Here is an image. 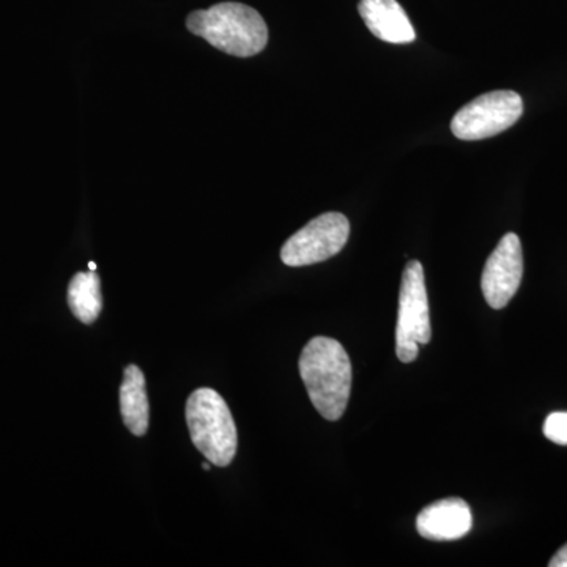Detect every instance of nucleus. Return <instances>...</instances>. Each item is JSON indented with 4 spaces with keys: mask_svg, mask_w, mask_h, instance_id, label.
<instances>
[{
    "mask_svg": "<svg viewBox=\"0 0 567 567\" xmlns=\"http://www.w3.org/2000/svg\"><path fill=\"white\" fill-rule=\"evenodd\" d=\"M89 270L95 271L96 270V264L95 262L89 264Z\"/></svg>",
    "mask_w": 567,
    "mask_h": 567,
    "instance_id": "14",
    "label": "nucleus"
},
{
    "mask_svg": "<svg viewBox=\"0 0 567 567\" xmlns=\"http://www.w3.org/2000/svg\"><path fill=\"white\" fill-rule=\"evenodd\" d=\"M432 328L429 315L427 289L424 268L417 260H410L402 275L399 293L395 353L402 363H412L420 353V346L431 342Z\"/></svg>",
    "mask_w": 567,
    "mask_h": 567,
    "instance_id": "4",
    "label": "nucleus"
},
{
    "mask_svg": "<svg viewBox=\"0 0 567 567\" xmlns=\"http://www.w3.org/2000/svg\"><path fill=\"white\" fill-rule=\"evenodd\" d=\"M203 468L205 470V472H208V470H210V464H204Z\"/></svg>",
    "mask_w": 567,
    "mask_h": 567,
    "instance_id": "15",
    "label": "nucleus"
},
{
    "mask_svg": "<svg viewBox=\"0 0 567 567\" xmlns=\"http://www.w3.org/2000/svg\"><path fill=\"white\" fill-rule=\"evenodd\" d=\"M524 276V251L516 234H506L488 256L481 278V289L487 305L503 309L520 287Z\"/></svg>",
    "mask_w": 567,
    "mask_h": 567,
    "instance_id": "7",
    "label": "nucleus"
},
{
    "mask_svg": "<svg viewBox=\"0 0 567 567\" xmlns=\"http://www.w3.org/2000/svg\"><path fill=\"white\" fill-rule=\"evenodd\" d=\"M473 527L470 506L462 498H445L424 507L416 518V529L431 540H456Z\"/></svg>",
    "mask_w": 567,
    "mask_h": 567,
    "instance_id": "8",
    "label": "nucleus"
},
{
    "mask_svg": "<svg viewBox=\"0 0 567 567\" xmlns=\"http://www.w3.org/2000/svg\"><path fill=\"white\" fill-rule=\"evenodd\" d=\"M524 114L517 92L495 91L477 96L454 115L451 132L457 140L481 141L506 132Z\"/></svg>",
    "mask_w": 567,
    "mask_h": 567,
    "instance_id": "5",
    "label": "nucleus"
},
{
    "mask_svg": "<svg viewBox=\"0 0 567 567\" xmlns=\"http://www.w3.org/2000/svg\"><path fill=\"white\" fill-rule=\"evenodd\" d=\"M544 435L557 445L567 446V412H555L544 423Z\"/></svg>",
    "mask_w": 567,
    "mask_h": 567,
    "instance_id": "12",
    "label": "nucleus"
},
{
    "mask_svg": "<svg viewBox=\"0 0 567 567\" xmlns=\"http://www.w3.org/2000/svg\"><path fill=\"white\" fill-rule=\"evenodd\" d=\"M358 11L365 28L379 40L406 44L416 39L415 28L398 0H360Z\"/></svg>",
    "mask_w": 567,
    "mask_h": 567,
    "instance_id": "9",
    "label": "nucleus"
},
{
    "mask_svg": "<svg viewBox=\"0 0 567 567\" xmlns=\"http://www.w3.org/2000/svg\"><path fill=\"white\" fill-rule=\"evenodd\" d=\"M550 567H567V544L565 547L559 548L557 555L548 563Z\"/></svg>",
    "mask_w": 567,
    "mask_h": 567,
    "instance_id": "13",
    "label": "nucleus"
},
{
    "mask_svg": "<svg viewBox=\"0 0 567 567\" xmlns=\"http://www.w3.org/2000/svg\"><path fill=\"white\" fill-rule=\"evenodd\" d=\"M69 306L80 322L91 324L102 315V284L95 271L74 275L69 286Z\"/></svg>",
    "mask_w": 567,
    "mask_h": 567,
    "instance_id": "11",
    "label": "nucleus"
},
{
    "mask_svg": "<svg viewBox=\"0 0 567 567\" xmlns=\"http://www.w3.org/2000/svg\"><path fill=\"white\" fill-rule=\"evenodd\" d=\"M350 223L341 213H323L284 244L281 259L287 267L324 262L344 249Z\"/></svg>",
    "mask_w": 567,
    "mask_h": 567,
    "instance_id": "6",
    "label": "nucleus"
},
{
    "mask_svg": "<svg viewBox=\"0 0 567 567\" xmlns=\"http://www.w3.org/2000/svg\"><path fill=\"white\" fill-rule=\"evenodd\" d=\"M186 28L216 50L235 58H252L268 43L264 18L245 3L223 2L208 10L193 11L186 20Z\"/></svg>",
    "mask_w": 567,
    "mask_h": 567,
    "instance_id": "2",
    "label": "nucleus"
},
{
    "mask_svg": "<svg viewBox=\"0 0 567 567\" xmlns=\"http://www.w3.org/2000/svg\"><path fill=\"white\" fill-rule=\"evenodd\" d=\"M121 412L123 423L133 435H145L151 421V405L145 391L144 374L136 364L125 369L121 386Z\"/></svg>",
    "mask_w": 567,
    "mask_h": 567,
    "instance_id": "10",
    "label": "nucleus"
},
{
    "mask_svg": "<svg viewBox=\"0 0 567 567\" xmlns=\"http://www.w3.org/2000/svg\"><path fill=\"white\" fill-rule=\"evenodd\" d=\"M185 415L196 450L213 465H230L237 453L238 434L221 395L212 388H199L186 401Z\"/></svg>",
    "mask_w": 567,
    "mask_h": 567,
    "instance_id": "3",
    "label": "nucleus"
},
{
    "mask_svg": "<svg viewBox=\"0 0 567 567\" xmlns=\"http://www.w3.org/2000/svg\"><path fill=\"white\" fill-rule=\"evenodd\" d=\"M300 375L317 412L328 421L344 415L352 391V363L336 339L317 336L300 357Z\"/></svg>",
    "mask_w": 567,
    "mask_h": 567,
    "instance_id": "1",
    "label": "nucleus"
}]
</instances>
